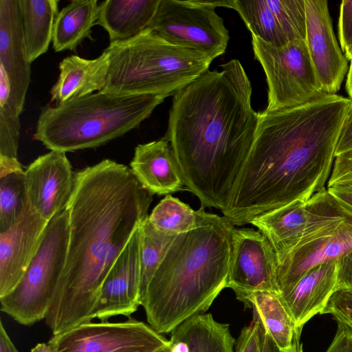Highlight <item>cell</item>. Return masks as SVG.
<instances>
[{
    "instance_id": "6da1fadb",
    "label": "cell",
    "mask_w": 352,
    "mask_h": 352,
    "mask_svg": "<svg viewBox=\"0 0 352 352\" xmlns=\"http://www.w3.org/2000/svg\"><path fill=\"white\" fill-rule=\"evenodd\" d=\"M352 100L322 94L301 105L258 113L254 141L222 211L234 226L325 189Z\"/></svg>"
},
{
    "instance_id": "4dcf8cb0",
    "label": "cell",
    "mask_w": 352,
    "mask_h": 352,
    "mask_svg": "<svg viewBox=\"0 0 352 352\" xmlns=\"http://www.w3.org/2000/svg\"><path fill=\"white\" fill-rule=\"evenodd\" d=\"M289 41L306 38L305 0H265Z\"/></svg>"
},
{
    "instance_id": "f1b7e54d",
    "label": "cell",
    "mask_w": 352,
    "mask_h": 352,
    "mask_svg": "<svg viewBox=\"0 0 352 352\" xmlns=\"http://www.w3.org/2000/svg\"><path fill=\"white\" fill-rule=\"evenodd\" d=\"M234 9L252 35L276 47L289 42L265 0H235Z\"/></svg>"
},
{
    "instance_id": "3957f363",
    "label": "cell",
    "mask_w": 352,
    "mask_h": 352,
    "mask_svg": "<svg viewBox=\"0 0 352 352\" xmlns=\"http://www.w3.org/2000/svg\"><path fill=\"white\" fill-rule=\"evenodd\" d=\"M252 93L243 67L232 59L173 96L163 138L173 149L184 186L204 208L222 212L230 203L257 128Z\"/></svg>"
},
{
    "instance_id": "f546056e",
    "label": "cell",
    "mask_w": 352,
    "mask_h": 352,
    "mask_svg": "<svg viewBox=\"0 0 352 352\" xmlns=\"http://www.w3.org/2000/svg\"><path fill=\"white\" fill-rule=\"evenodd\" d=\"M27 199L23 169L0 175V232L6 231L14 223Z\"/></svg>"
},
{
    "instance_id": "e0dca14e",
    "label": "cell",
    "mask_w": 352,
    "mask_h": 352,
    "mask_svg": "<svg viewBox=\"0 0 352 352\" xmlns=\"http://www.w3.org/2000/svg\"><path fill=\"white\" fill-rule=\"evenodd\" d=\"M343 206L350 214L342 224L294 248L278 264L277 283L280 294L289 290L315 267L338 260L352 252V210Z\"/></svg>"
},
{
    "instance_id": "d4e9b609",
    "label": "cell",
    "mask_w": 352,
    "mask_h": 352,
    "mask_svg": "<svg viewBox=\"0 0 352 352\" xmlns=\"http://www.w3.org/2000/svg\"><path fill=\"white\" fill-rule=\"evenodd\" d=\"M58 4L57 0H21L24 45L30 63L45 54L52 41Z\"/></svg>"
},
{
    "instance_id": "1f68e13d",
    "label": "cell",
    "mask_w": 352,
    "mask_h": 352,
    "mask_svg": "<svg viewBox=\"0 0 352 352\" xmlns=\"http://www.w3.org/2000/svg\"><path fill=\"white\" fill-rule=\"evenodd\" d=\"M21 122L8 107H0V157L18 159Z\"/></svg>"
},
{
    "instance_id": "277c9868",
    "label": "cell",
    "mask_w": 352,
    "mask_h": 352,
    "mask_svg": "<svg viewBox=\"0 0 352 352\" xmlns=\"http://www.w3.org/2000/svg\"><path fill=\"white\" fill-rule=\"evenodd\" d=\"M234 225L224 216L178 234L153 275L142 306L162 334L205 313L226 288Z\"/></svg>"
},
{
    "instance_id": "7402d4cb",
    "label": "cell",
    "mask_w": 352,
    "mask_h": 352,
    "mask_svg": "<svg viewBox=\"0 0 352 352\" xmlns=\"http://www.w3.org/2000/svg\"><path fill=\"white\" fill-rule=\"evenodd\" d=\"M160 0H106L99 4L96 25L108 33L110 43L134 38L146 30Z\"/></svg>"
},
{
    "instance_id": "ee69618b",
    "label": "cell",
    "mask_w": 352,
    "mask_h": 352,
    "mask_svg": "<svg viewBox=\"0 0 352 352\" xmlns=\"http://www.w3.org/2000/svg\"><path fill=\"white\" fill-rule=\"evenodd\" d=\"M346 89L351 100H352V60H351L347 78L346 81Z\"/></svg>"
},
{
    "instance_id": "484cf974",
    "label": "cell",
    "mask_w": 352,
    "mask_h": 352,
    "mask_svg": "<svg viewBox=\"0 0 352 352\" xmlns=\"http://www.w3.org/2000/svg\"><path fill=\"white\" fill-rule=\"evenodd\" d=\"M248 303L265 331L280 349H290L296 340L300 338L302 330L297 328L279 293L256 291L249 296Z\"/></svg>"
},
{
    "instance_id": "ba28073f",
    "label": "cell",
    "mask_w": 352,
    "mask_h": 352,
    "mask_svg": "<svg viewBox=\"0 0 352 352\" xmlns=\"http://www.w3.org/2000/svg\"><path fill=\"white\" fill-rule=\"evenodd\" d=\"M235 0H160L148 25L173 44L201 52L212 60L223 54L230 40L216 8L234 9Z\"/></svg>"
},
{
    "instance_id": "7bdbcfd3",
    "label": "cell",
    "mask_w": 352,
    "mask_h": 352,
    "mask_svg": "<svg viewBox=\"0 0 352 352\" xmlns=\"http://www.w3.org/2000/svg\"><path fill=\"white\" fill-rule=\"evenodd\" d=\"M170 342V352H189L188 346L186 343L177 340H169Z\"/></svg>"
},
{
    "instance_id": "30bf717a",
    "label": "cell",
    "mask_w": 352,
    "mask_h": 352,
    "mask_svg": "<svg viewBox=\"0 0 352 352\" xmlns=\"http://www.w3.org/2000/svg\"><path fill=\"white\" fill-rule=\"evenodd\" d=\"M122 322H88L47 342L52 352H155L170 344L148 324L133 318Z\"/></svg>"
},
{
    "instance_id": "9a60e30c",
    "label": "cell",
    "mask_w": 352,
    "mask_h": 352,
    "mask_svg": "<svg viewBox=\"0 0 352 352\" xmlns=\"http://www.w3.org/2000/svg\"><path fill=\"white\" fill-rule=\"evenodd\" d=\"M48 224L28 197L16 221L0 232V298L18 285L35 255Z\"/></svg>"
},
{
    "instance_id": "74e56055",
    "label": "cell",
    "mask_w": 352,
    "mask_h": 352,
    "mask_svg": "<svg viewBox=\"0 0 352 352\" xmlns=\"http://www.w3.org/2000/svg\"><path fill=\"white\" fill-rule=\"evenodd\" d=\"M337 290L352 289V252L338 259Z\"/></svg>"
},
{
    "instance_id": "d590c367",
    "label": "cell",
    "mask_w": 352,
    "mask_h": 352,
    "mask_svg": "<svg viewBox=\"0 0 352 352\" xmlns=\"http://www.w3.org/2000/svg\"><path fill=\"white\" fill-rule=\"evenodd\" d=\"M338 37L341 50L346 54L352 45V0H343L340 3Z\"/></svg>"
},
{
    "instance_id": "52a82bcc",
    "label": "cell",
    "mask_w": 352,
    "mask_h": 352,
    "mask_svg": "<svg viewBox=\"0 0 352 352\" xmlns=\"http://www.w3.org/2000/svg\"><path fill=\"white\" fill-rule=\"evenodd\" d=\"M69 239L66 209L48 222L21 280L10 293L0 298L2 312L26 326L45 319L64 270Z\"/></svg>"
},
{
    "instance_id": "44dd1931",
    "label": "cell",
    "mask_w": 352,
    "mask_h": 352,
    "mask_svg": "<svg viewBox=\"0 0 352 352\" xmlns=\"http://www.w3.org/2000/svg\"><path fill=\"white\" fill-rule=\"evenodd\" d=\"M109 65L104 52L96 58L77 55L65 57L59 64V75L50 91L51 102L60 105L105 88Z\"/></svg>"
},
{
    "instance_id": "60d3db41",
    "label": "cell",
    "mask_w": 352,
    "mask_h": 352,
    "mask_svg": "<svg viewBox=\"0 0 352 352\" xmlns=\"http://www.w3.org/2000/svg\"><path fill=\"white\" fill-rule=\"evenodd\" d=\"M327 189L341 204L352 210V186H336Z\"/></svg>"
},
{
    "instance_id": "bcb514c9",
    "label": "cell",
    "mask_w": 352,
    "mask_h": 352,
    "mask_svg": "<svg viewBox=\"0 0 352 352\" xmlns=\"http://www.w3.org/2000/svg\"><path fill=\"white\" fill-rule=\"evenodd\" d=\"M170 344L168 346H164V347L156 351L155 352H170Z\"/></svg>"
},
{
    "instance_id": "7dc6e473",
    "label": "cell",
    "mask_w": 352,
    "mask_h": 352,
    "mask_svg": "<svg viewBox=\"0 0 352 352\" xmlns=\"http://www.w3.org/2000/svg\"><path fill=\"white\" fill-rule=\"evenodd\" d=\"M344 55L348 60H349L350 61L352 60V45L349 52Z\"/></svg>"
},
{
    "instance_id": "603a6c76",
    "label": "cell",
    "mask_w": 352,
    "mask_h": 352,
    "mask_svg": "<svg viewBox=\"0 0 352 352\" xmlns=\"http://www.w3.org/2000/svg\"><path fill=\"white\" fill-rule=\"evenodd\" d=\"M170 339L187 344L189 352H234L236 340L230 325L216 320L211 314L195 315L171 333Z\"/></svg>"
},
{
    "instance_id": "8fae6325",
    "label": "cell",
    "mask_w": 352,
    "mask_h": 352,
    "mask_svg": "<svg viewBox=\"0 0 352 352\" xmlns=\"http://www.w3.org/2000/svg\"><path fill=\"white\" fill-rule=\"evenodd\" d=\"M226 287L250 308L248 298L256 291L279 293L278 261L267 237L258 230L232 228Z\"/></svg>"
},
{
    "instance_id": "e575fe53",
    "label": "cell",
    "mask_w": 352,
    "mask_h": 352,
    "mask_svg": "<svg viewBox=\"0 0 352 352\" xmlns=\"http://www.w3.org/2000/svg\"><path fill=\"white\" fill-rule=\"evenodd\" d=\"M352 186V151L336 157L327 188Z\"/></svg>"
},
{
    "instance_id": "ffe728a7",
    "label": "cell",
    "mask_w": 352,
    "mask_h": 352,
    "mask_svg": "<svg viewBox=\"0 0 352 352\" xmlns=\"http://www.w3.org/2000/svg\"><path fill=\"white\" fill-rule=\"evenodd\" d=\"M130 168L140 184L153 195H169L184 186L173 149L166 140L138 144Z\"/></svg>"
},
{
    "instance_id": "4fadbf2b",
    "label": "cell",
    "mask_w": 352,
    "mask_h": 352,
    "mask_svg": "<svg viewBox=\"0 0 352 352\" xmlns=\"http://www.w3.org/2000/svg\"><path fill=\"white\" fill-rule=\"evenodd\" d=\"M75 175L66 153L57 151L38 157L25 170L29 201L47 221L67 209Z\"/></svg>"
},
{
    "instance_id": "9c48e42d",
    "label": "cell",
    "mask_w": 352,
    "mask_h": 352,
    "mask_svg": "<svg viewBox=\"0 0 352 352\" xmlns=\"http://www.w3.org/2000/svg\"><path fill=\"white\" fill-rule=\"evenodd\" d=\"M252 44L268 87L265 110L301 105L324 94L305 40H294L276 47L252 35Z\"/></svg>"
},
{
    "instance_id": "f6af8a7d",
    "label": "cell",
    "mask_w": 352,
    "mask_h": 352,
    "mask_svg": "<svg viewBox=\"0 0 352 352\" xmlns=\"http://www.w3.org/2000/svg\"><path fill=\"white\" fill-rule=\"evenodd\" d=\"M31 352H52L50 345L47 343H40L36 344Z\"/></svg>"
},
{
    "instance_id": "83f0119b",
    "label": "cell",
    "mask_w": 352,
    "mask_h": 352,
    "mask_svg": "<svg viewBox=\"0 0 352 352\" xmlns=\"http://www.w3.org/2000/svg\"><path fill=\"white\" fill-rule=\"evenodd\" d=\"M140 305L145 298L148 285L177 235L168 234L155 229L148 219L140 226Z\"/></svg>"
},
{
    "instance_id": "2e32d148",
    "label": "cell",
    "mask_w": 352,
    "mask_h": 352,
    "mask_svg": "<svg viewBox=\"0 0 352 352\" xmlns=\"http://www.w3.org/2000/svg\"><path fill=\"white\" fill-rule=\"evenodd\" d=\"M23 33L21 0H0V72L8 77V107L20 116L30 82Z\"/></svg>"
},
{
    "instance_id": "d6986e66",
    "label": "cell",
    "mask_w": 352,
    "mask_h": 352,
    "mask_svg": "<svg viewBox=\"0 0 352 352\" xmlns=\"http://www.w3.org/2000/svg\"><path fill=\"white\" fill-rule=\"evenodd\" d=\"M338 260L320 264L304 275L289 290L280 293L281 300L297 328L316 314H322L337 290Z\"/></svg>"
},
{
    "instance_id": "5bb4252c",
    "label": "cell",
    "mask_w": 352,
    "mask_h": 352,
    "mask_svg": "<svg viewBox=\"0 0 352 352\" xmlns=\"http://www.w3.org/2000/svg\"><path fill=\"white\" fill-rule=\"evenodd\" d=\"M305 43L318 78L326 94H335L348 69V59L333 30L328 2L305 0Z\"/></svg>"
},
{
    "instance_id": "836d02e7",
    "label": "cell",
    "mask_w": 352,
    "mask_h": 352,
    "mask_svg": "<svg viewBox=\"0 0 352 352\" xmlns=\"http://www.w3.org/2000/svg\"><path fill=\"white\" fill-rule=\"evenodd\" d=\"M263 327L258 317L254 314L252 322L244 327L236 340L234 352H261Z\"/></svg>"
},
{
    "instance_id": "cb8c5ba5",
    "label": "cell",
    "mask_w": 352,
    "mask_h": 352,
    "mask_svg": "<svg viewBox=\"0 0 352 352\" xmlns=\"http://www.w3.org/2000/svg\"><path fill=\"white\" fill-rule=\"evenodd\" d=\"M99 12L97 0H73L58 12L54 23L52 47L55 52L75 51L91 28Z\"/></svg>"
},
{
    "instance_id": "4316f807",
    "label": "cell",
    "mask_w": 352,
    "mask_h": 352,
    "mask_svg": "<svg viewBox=\"0 0 352 352\" xmlns=\"http://www.w3.org/2000/svg\"><path fill=\"white\" fill-rule=\"evenodd\" d=\"M219 217L206 212L203 206L194 210L179 199L167 195L153 209L148 219L157 230L178 235L208 225Z\"/></svg>"
},
{
    "instance_id": "5b68a950",
    "label": "cell",
    "mask_w": 352,
    "mask_h": 352,
    "mask_svg": "<svg viewBox=\"0 0 352 352\" xmlns=\"http://www.w3.org/2000/svg\"><path fill=\"white\" fill-rule=\"evenodd\" d=\"M164 99L103 89L60 105H47L39 114L33 138L50 151L65 153L98 147L138 127Z\"/></svg>"
},
{
    "instance_id": "d6a6232c",
    "label": "cell",
    "mask_w": 352,
    "mask_h": 352,
    "mask_svg": "<svg viewBox=\"0 0 352 352\" xmlns=\"http://www.w3.org/2000/svg\"><path fill=\"white\" fill-rule=\"evenodd\" d=\"M323 314H331L338 323L352 329V289L336 290L328 301Z\"/></svg>"
},
{
    "instance_id": "f35d334b",
    "label": "cell",
    "mask_w": 352,
    "mask_h": 352,
    "mask_svg": "<svg viewBox=\"0 0 352 352\" xmlns=\"http://www.w3.org/2000/svg\"><path fill=\"white\" fill-rule=\"evenodd\" d=\"M352 151V113L346 121L339 138L336 157Z\"/></svg>"
},
{
    "instance_id": "ab89813d",
    "label": "cell",
    "mask_w": 352,
    "mask_h": 352,
    "mask_svg": "<svg viewBox=\"0 0 352 352\" xmlns=\"http://www.w3.org/2000/svg\"><path fill=\"white\" fill-rule=\"evenodd\" d=\"M261 352H303L302 346L300 343V338L294 342L292 346L287 350H281L275 344L269 334L263 329V344Z\"/></svg>"
},
{
    "instance_id": "7c38bea8",
    "label": "cell",
    "mask_w": 352,
    "mask_h": 352,
    "mask_svg": "<svg viewBox=\"0 0 352 352\" xmlns=\"http://www.w3.org/2000/svg\"><path fill=\"white\" fill-rule=\"evenodd\" d=\"M133 234L108 272L91 314V320L107 321L123 316L130 318L140 306V228Z\"/></svg>"
},
{
    "instance_id": "7a4b0ae2",
    "label": "cell",
    "mask_w": 352,
    "mask_h": 352,
    "mask_svg": "<svg viewBox=\"0 0 352 352\" xmlns=\"http://www.w3.org/2000/svg\"><path fill=\"white\" fill-rule=\"evenodd\" d=\"M153 195L129 167L109 159L76 173L65 265L44 319L52 335L91 321L103 281L148 217Z\"/></svg>"
},
{
    "instance_id": "8992f818",
    "label": "cell",
    "mask_w": 352,
    "mask_h": 352,
    "mask_svg": "<svg viewBox=\"0 0 352 352\" xmlns=\"http://www.w3.org/2000/svg\"><path fill=\"white\" fill-rule=\"evenodd\" d=\"M104 89L123 94L174 96L209 70L206 54L166 41L146 29L131 39L110 43Z\"/></svg>"
},
{
    "instance_id": "b9f144b4",
    "label": "cell",
    "mask_w": 352,
    "mask_h": 352,
    "mask_svg": "<svg viewBox=\"0 0 352 352\" xmlns=\"http://www.w3.org/2000/svg\"><path fill=\"white\" fill-rule=\"evenodd\" d=\"M0 352H19L10 338L2 320L0 322Z\"/></svg>"
},
{
    "instance_id": "8d00e7d4",
    "label": "cell",
    "mask_w": 352,
    "mask_h": 352,
    "mask_svg": "<svg viewBox=\"0 0 352 352\" xmlns=\"http://www.w3.org/2000/svg\"><path fill=\"white\" fill-rule=\"evenodd\" d=\"M325 352H352V329L338 323L336 333Z\"/></svg>"
},
{
    "instance_id": "ac0fdd59",
    "label": "cell",
    "mask_w": 352,
    "mask_h": 352,
    "mask_svg": "<svg viewBox=\"0 0 352 352\" xmlns=\"http://www.w3.org/2000/svg\"><path fill=\"white\" fill-rule=\"evenodd\" d=\"M320 205L318 192L307 201H296L252 219L274 249L278 264L294 249L315 219Z\"/></svg>"
}]
</instances>
